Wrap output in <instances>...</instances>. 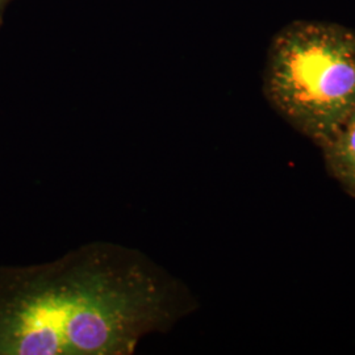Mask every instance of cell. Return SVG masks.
Returning a JSON list of instances; mask_svg holds the SVG:
<instances>
[{
  "mask_svg": "<svg viewBox=\"0 0 355 355\" xmlns=\"http://www.w3.org/2000/svg\"><path fill=\"white\" fill-rule=\"evenodd\" d=\"M196 308L190 290L145 254L87 243L0 272V355H130Z\"/></svg>",
  "mask_w": 355,
  "mask_h": 355,
  "instance_id": "obj_1",
  "label": "cell"
},
{
  "mask_svg": "<svg viewBox=\"0 0 355 355\" xmlns=\"http://www.w3.org/2000/svg\"><path fill=\"white\" fill-rule=\"evenodd\" d=\"M270 107L321 148L355 111V31L293 20L271 38L262 76Z\"/></svg>",
  "mask_w": 355,
  "mask_h": 355,
  "instance_id": "obj_2",
  "label": "cell"
},
{
  "mask_svg": "<svg viewBox=\"0 0 355 355\" xmlns=\"http://www.w3.org/2000/svg\"><path fill=\"white\" fill-rule=\"evenodd\" d=\"M320 150L328 174L355 199V111Z\"/></svg>",
  "mask_w": 355,
  "mask_h": 355,
  "instance_id": "obj_3",
  "label": "cell"
},
{
  "mask_svg": "<svg viewBox=\"0 0 355 355\" xmlns=\"http://www.w3.org/2000/svg\"><path fill=\"white\" fill-rule=\"evenodd\" d=\"M11 1H13V0H0V26L3 24V17H4L6 10H7V7L10 6Z\"/></svg>",
  "mask_w": 355,
  "mask_h": 355,
  "instance_id": "obj_4",
  "label": "cell"
}]
</instances>
